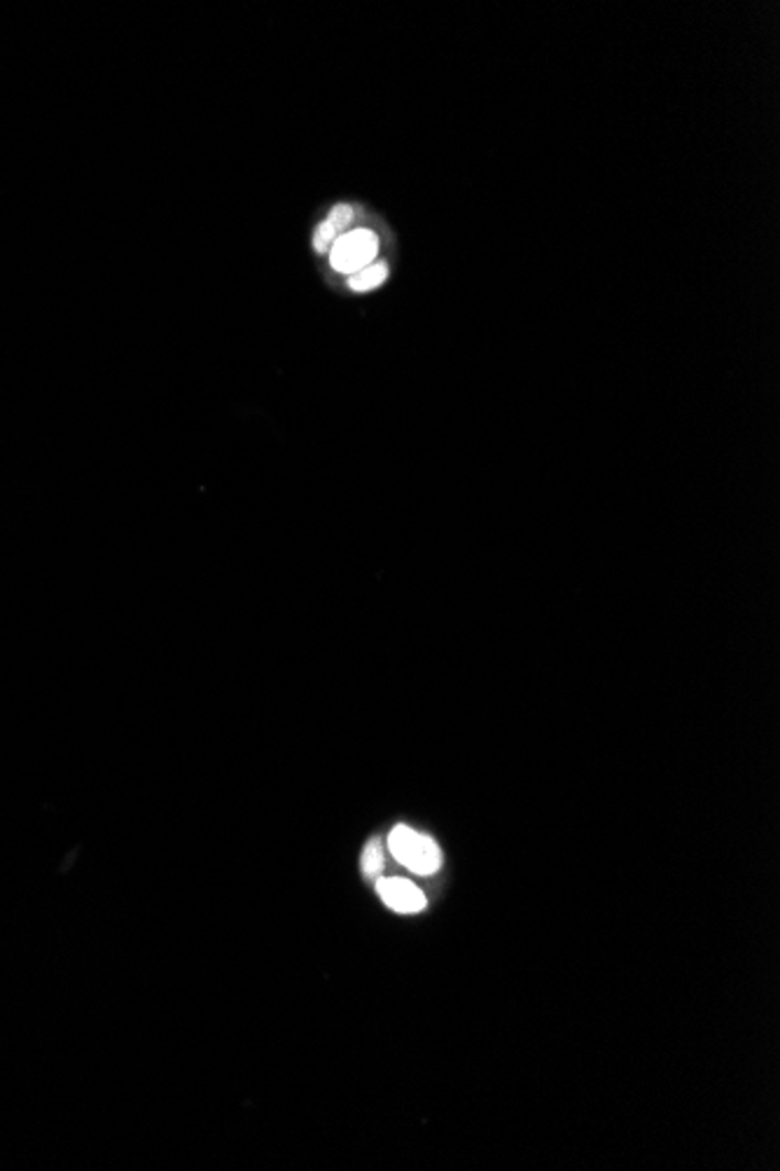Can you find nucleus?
<instances>
[{
	"mask_svg": "<svg viewBox=\"0 0 780 1171\" xmlns=\"http://www.w3.org/2000/svg\"><path fill=\"white\" fill-rule=\"evenodd\" d=\"M376 891H378V896H382V900L388 905L393 912L416 915V912L426 910L424 891L418 889V886H414L411 882H407V879H399V877L378 879L376 882Z\"/></svg>",
	"mask_w": 780,
	"mask_h": 1171,
	"instance_id": "7ed1b4c3",
	"label": "nucleus"
},
{
	"mask_svg": "<svg viewBox=\"0 0 780 1171\" xmlns=\"http://www.w3.org/2000/svg\"><path fill=\"white\" fill-rule=\"evenodd\" d=\"M341 237V232L334 228V225L330 220H326L320 225V228L316 230V237H314V245L318 253H330V249L334 245V241Z\"/></svg>",
	"mask_w": 780,
	"mask_h": 1171,
	"instance_id": "423d86ee",
	"label": "nucleus"
},
{
	"mask_svg": "<svg viewBox=\"0 0 780 1171\" xmlns=\"http://www.w3.org/2000/svg\"><path fill=\"white\" fill-rule=\"evenodd\" d=\"M384 867V852H382V844H378V840H372L365 852H363V873L367 877H376L378 873H382Z\"/></svg>",
	"mask_w": 780,
	"mask_h": 1171,
	"instance_id": "39448f33",
	"label": "nucleus"
},
{
	"mask_svg": "<svg viewBox=\"0 0 780 1171\" xmlns=\"http://www.w3.org/2000/svg\"><path fill=\"white\" fill-rule=\"evenodd\" d=\"M388 849L393 858L416 875H432L440 871L442 854L437 842L428 835L416 833L407 825H395L388 835Z\"/></svg>",
	"mask_w": 780,
	"mask_h": 1171,
	"instance_id": "f257e3e1",
	"label": "nucleus"
},
{
	"mask_svg": "<svg viewBox=\"0 0 780 1171\" xmlns=\"http://www.w3.org/2000/svg\"><path fill=\"white\" fill-rule=\"evenodd\" d=\"M353 218H355V211L351 209V206H334L332 214L328 216V220L334 225V228H337L341 234H347V230L351 228Z\"/></svg>",
	"mask_w": 780,
	"mask_h": 1171,
	"instance_id": "0eeeda50",
	"label": "nucleus"
},
{
	"mask_svg": "<svg viewBox=\"0 0 780 1171\" xmlns=\"http://www.w3.org/2000/svg\"><path fill=\"white\" fill-rule=\"evenodd\" d=\"M378 253V237L372 230H353L341 234L330 249L332 267L341 274H355L374 262Z\"/></svg>",
	"mask_w": 780,
	"mask_h": 1171,
	"instance_id": "f03ea898",
	"label": "nucleus"
},
{
	"mask_svg": "<svg viewBox=\"0 0 780 1171\" xmlns=\"http://www.w3.org/2000/svg\"><path fill=\"white\" fill-rule=\"evenodd\" d=\"M386 276H388L386 264L384 262H372V264H367V267H363L360 272L349 276V288L353 293H370V291L382 286V283L386 281Z\"/></svg>",
	"mask_w": 780,
	"mask_h": 1171,
	"instance_id": "20e7f679",
	"label": "nucleus"
}]
</instances>
